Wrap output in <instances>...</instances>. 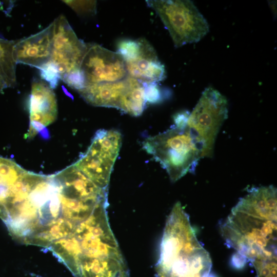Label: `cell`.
I'll return each instance as SVG.
<instances>
[{
	"label": "cell",
	"mask_w": 277,
	"mask_h": 277,
	"mask_svg": "<svg viewBox=\"0 0 277 277\" xmlns=\"http://www.w3.org/2000/svg\"><path fill=\"white\" fill-rule=\"evenodd\" d=\"M81 215L65 169L47 175L26 170L3 222L18 242L47 249L72 231Z\"/></svg>",
	"instance_id": "6da1fadb"
},
{
	"label": "cell",
	"mask_w": 277,
	"mask_h": 277,
	"mask_svg": "<svg viewBox=\"0 0 277 277\" xmlns=\"http://www.w3.org/2000/svg\"><path fill=\"white\" fill-rule=\"evenodd\" d=\"M108 206L96 209L69 234L47 248L75 277H130L110 226Z\"/></svg>",
	"instance_id": "7a4b0ae2"
},
{
	"label": "cell",
	"mask_w": 277,
	"mask_h": 277,
	"mask_svg": "<svg viewBox=\"0 0 277 277\" xmlns=\"http://www.w3.org/2000/svg\"><path fill=\"white\" fill-rule=\"evenodd\" d=\"M276 189L252 188L221 225L222 235L245 262L276 260Z\"/></svg>",
	"instance_id": "3957f363"
},
{
	"label": "cell",
	"mask_w": 277,
	"mask_h": 277,
	"mask_svg": "<svg viewBox=\"0 0 277 277\" xmlns=\"http://www.w3.org/2000/svg\"><path fill=\"white\" fill-rule=\"evenodd\" d=\"M212 261L197 240L189 217L180 202L166 222L156 274L163 277H211Z\"/></svg>",
	"instance_id": "277c9868"
},
{
	"label": "cell",
	"mask_w": 277,
	"mask_h": 277,
	"mask_svg": "<svg viewBox=\"0 0 277 277\" xmlns=\"http://www.w3.org/2000/svg\"><path fill=\"white\" fill-rule=\"evenodd\" d=\"M143 148L160 163L173 182L194 171L199 160L203 158L187 125L184 128L174 126L147 138Z\"/></svg>",
	"instance_id": "5b68a950"
},
{
	"label": "cell",
	"mask_w": 277,
	"mask_h": 277,
	"mask_svg": "<svg viewBox=\"0 0 277 277\" xmlns=\"http://www.w3.org/2000/svg\"><path fill=\"white\" fill-rule=\"evenodd\" d=\"M146 2L160 17L176 48L187 44L197 43L209 32L206 19L191 1Z\"/></svg>",
	"instance_id": "8992f818"
},
{
	"label": "cell",
	"mask_w": 277,
	"mask_h": 277,
	"mask_svg": "<svg viewBox=\"0 0 277 277\" xmlns=\"http://www.w3.org/2000/svg\"><path fill=\"white\" fill-rule=\"evenodd\" d=\"M227 116L226 98L216 89L206 88L190 113L187 124L203 157L212 154L216 136Z\"/></svg>",
	"instance_id": "52a82bcc"
},
{
	"label": "cell",
	"mask_w": 277,
	"mask_h": 277,
	"mask_svg": "<svg viewBox=\"0 0 277 277\" xmlns=\"http://www.w3.org/2000/svg\"><path fill=\"white\" fill-rule=\"evenodd\" d=\"M121 144L122 135L118 131L99 130L87 151L73 165L96 185L108 188Z\"/></svg>",
	"instance_id": "ba28073f"
},
{
	"label": "cell",
	"mask_w": 277,
	"mask_h": 277,
	"mask_svg": "<svg viewBox=\"0 0 277 277\" xmlns=\"http://www.w3.org/2000/svg\"><path fill=\"white\" fill-rule=\"evenodd\" d=\"M53 22L50 61L56 65L61 80L63 76L80 69L87 45L77 37L64 15H59Z\"/></svg>",
	"instance_id": "9c48e42d"
},
{
	"label": "cell",
	"mask_w": 277,
	"mask_h": 277,
	"mask_svg": "<svg viewBox=\"0 0 277 277\" xmlns=\"http://www.w3.org/2000/svg\"><path fill=\"white\" fill-rule=\"evenodd\" d=\"M86 45L80 66L86 78V85L117 82L128 76L125 61L120 54L95 43Z\"/></svg>",
	"instance_id": "30bf717a"
},
{
	"label": "cell",
	"mask_w": 277,
	"mask_h": 277,
	"mask_svg": "<svg viewBox=\"0 0 277 277\" xmlns=\"http://www.w3.org/2000/svg\"><path fill=\"white\" fill-rule=\"evenodd\" d=\"M54 23L41 31L16 40L13 55L15 63L38 68L50 60Z\"/></svg>",
	"instance_id": "8fae6325"
},
{
	"label": "cell",
	"mask_w": 277,
	"mask_h": 277,
	"mask_svg": "<svg viewBox=\"0 0 277 277\" xmlns=\"http://www.w3.org/2000/svg\"><path fill=\"white\" fill-rule=\"evenodd\" d=\"M125 63L128 76L142 83H156L166 77L164 65L159 61L153 47L145 38H142L140 53Z\"/></svg>",
	"instance_id": "7c38bea8"
},
{
	"label": "cell",
	"mask_w": 277,
	"mask_h": 277,
	"mask_svg": "<svg viewBox=\"0 0 277 277\" xmlns=\"http://www.w3.org/2000/svg\"><path fill=\"white\" fill-rule=\"evenodd\" d=\"M28 108L30 122H37L46 127L55 120L57 115L55 95L45 82L36 78L32 80Z\"/></svg>",
	"instance_id": "4fadbf2b"
},
{
	"label": "cell",
	"mask_w": 277,
	"mask_h": 277,
	"mask_svg": "<svg viewBox=\"0 0 277 277\" xmlns=\"http://www.w3.org/2000/svg\"><path fill=\"white\" fill-rule=\"evenodd\" d=\"M127 85V77L114 82L87 84L77 92L86 102L91 105L118 109Z\"/></svg>",
	"instance_id": "5bb4252c"
},
{
	"label": "cell",
	"mask_w": 277,
	"mask_h": 277,
	"mask_svg": "<svg viewBox=\"0 0 277 277\" xmlns=\"http://www.w3.org/2000/svg\"><path fill=\"white\" fill-rule=\"evenodd\" d=\"M127 82V87L118 109L132 116H137L143 113L146 106L144 87L142 82L129 76Z\"/></svg>",
	"instance_id": "9a60e30c"
},
{
	"label": "cell",
	"mask_w": 277,
	"mask_h": 277,
	"mask_svg": "<svg viewBox=\"0 0 277 277\" xmlns=\"http://www.w3.org/2000/svg\"><path fill=\"white\" fill-rule=\"evenodd\" d=\"M24 169L14 161L0 156V212L9 202Z\"/></svg>",
	"instance_id": "2e32d148"
},
{
	"label": "cell",
	"mask_w": 277,
	"mask_h": 277,
	"mask_svg": "<svg viewBox=\"0 0 277 277\" xmlns=\"http://www.w3.org/2000/svg\"><path fill=\"white\" fill-rule=\"evenodd\" d=\"M15 42L0 38V71L8 87H13L16 83V63L13 55Z\"/></svg>",
	"instance_id": "e0dca14e"
},
{
	"label": "cell",
	"mask_w": 277,
	"mask_h": 277,
	"mask_svg": "<svg viewBox=\"0 0 277 277\" xmlns=\"http://www.w3.org/2000/svg\"><path fill=\"white\" fill-rule=\"evenodd\" d=\"M116 47V52L121 55L124 61H129L135 58L140 53L142 47V39H122L118 42Z\"/></svg>",
	"instance_id": "ac0fdd59"
},
{
	"label": "cell",
	"mask_w": 277,
	"mask_h": 277,
	"mask_svg": "<svg viewBox=\"0 0 277 277\" xmlns=\"http://www.w3.org/2000/svg\"><path fill=\"white\" fill-rule=\"evenodd\" d=\"M41 78L47 82L51 88H55L60 80L56 65L50 60L37 68Z\"/></svg>",
	"instance_id": "d6986e66"
},
{
	"label": "cell",
	"mask_w": 277,
	"mask_h": 277,
	"mask_svg": "<svg viewBox=\"0 0 277 277\" xmlns=\"http://www.w3.org/2000/svg\"><path fill=\"white\" fill-rule=\"evenodd\" d=\"M61 80L77 91L84 88L86 83L84 73L81 69L63 76Z\"/></svg>",
	"instance_id": "ffe728a7"
},
{
	"label": "cell",
	"mask_w": 277,
	"mask_h": 277,
	"mask_svg": "<svg viewBox=\"0 0 277 277\" xmlns=\"http://www.w3.org/2000/svg\"><path fill=\"white\" fill-rule=\"evenodd\" d=\"M77 13L81 15L93 14L96 12V1H64Z\"/></svg>",
	"instance_id": "44dd1931"
},
{
	"label": "cell",
	"mask_w": 277,
	"mask_h": 277,
	"mask_svg": "<svg viewBox=\"0 0 277 277\" xmlns=\"http://www.w3.org/2000/svg\"><path fill=\"white\" fill-rule=\"evenodd\" d=\"M257 277H276V260L253 263Z\"/></svg>",
	"instance_id": "7402d4cb"
},
{
	"label": "cell",
	"mask_w": 277,
	"mask_h": 277,
	"mask_svg": "<svg viewBox=\"0 0 277 277\" xmlns=\"http://www.w3.org/2000/svg\"><path fill=\"white\" fill-rule=\"evenodd\" d=\"M146 101L151 104H156L162 100L163 92L156 83H142Z\"/></svg>",
	"instance_id": "603a6c76"
},
{
	"label": "cell",
	"mask_w": 277,
	"mask_h": 277,
	"mask_svg": "<svg viewBox=\"0 0 277 277\" xmlns=\"http://www.w3.org/2000/svg\"><path fill=\"white\" fill-rule=\"evenodd\" d=\"M190 113L186 110L181 111L173 115L175 126L179 128L186 127Z\"/></svg>",
	"instance_id": "cb8c5ba5"
},
{
	"label": "cell",
	"mask_w": 277,
	"mask_h": 277,
	"mask_svg": "<svg viewBox=\"0 0 277 277\" xmlns=\"http://www.w3.org/2000/svg\"><path fill=\"white\" fill-rule=\"evenodd\" d=\"M7 84L0 71V92L5 88H7Z\"/></svg>",
	"instance_id": "d4e9b609"
},
{
	"label": "cell",
	"mask_w": 277,
	"mask_h": 277,
	"mask_svg": "<svg viewBox=\"0 0 277 277\" xmlns=\"http://www.w3.org/2000/svg\"><path fill=\"white\" fill-rule=\"evenodd\" d=\"M37 277H39V276H37Z\"/></svg>",
	"instance_id": "484cf974"
}]
</instances>
